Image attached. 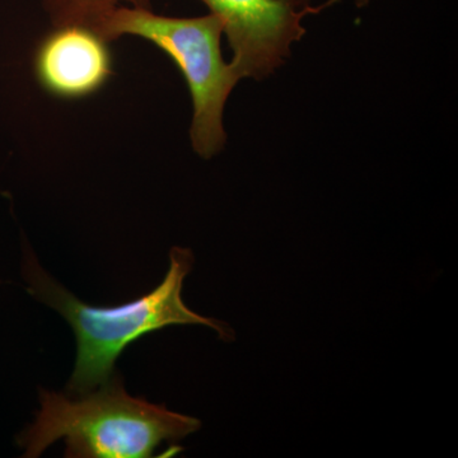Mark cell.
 <instances>
[{
  "label": "cell",
  "instance_id": "5b68a950",
  "mask_svg": "<svg viewBox=\"0 0 458 458\" xmlns=\"http://www.w3.org/2000/svg\"><path fill=\"white\" fill-rule=\"evenodd\" d=\"M36 78L55 98L93 95L114 74L110 41L84 25L55 26L40 42L33 59Z\"/></svg>",
  "mask_w": 458,
  "mask_h": 458
},
{
  "label": "cell",
  "instance_id": "52a82bcc",
  "mask_svg": "<svg viewBox=\"0 0 458 458\" xmlns=\"http://www.w3.org/2000/svg\"><path fill=\"white\" fill-rule=\"evenodd\" d=\"M354 2L358 8H364L367 7L372 0H354Z\"/></svg>",
  "mask_w": 458,
  "mask_h": 458
},
{
  "label": "cell",
  "instance_id": "6da1fadb",
  "mask_svg": "<svg viewBox=\"0 0 458 458\" xmlns=\"http://www.w3.org/2000/svg\"><path fill=\"white\" fill-rule=\"evenodd\" d=\"M192 264L194 256L190 250L174 247L170 269L150 293L122 306L98 307L78 300L42 269L31 251H26L23 276L30 293L59 312L77 339V360L68 394H89L106 384L114 376V364L131 344L171 325H205L229 340L231 331L225 324L203 318L183 303L181 292Z\"/></svg>",
  "mask_w": 458,
  "mask_h": 458
},
{
  "label": "cell",
  "instance_id": "3957f363",
  "mask_svg": "<svg viewBox=\"0 0 458 458\" xmlns=\"http://www.w3.org/2000/svg\"><path fill=\"white\" fill-rule=\"evenodd\" d=\"M95 30L110 42L122 36H137L164 50L179 66L191 95L192 149L204 159L222 152L227 143L223 123L225 104L241 78L223 57L221 18L213 13L165 17L153 13L152 9L120 5L102 18Z\"/></svg>",
  "mask_w": 458,
  "mask_h": 458
},
{
  "label": "cell",
  "instance_id": "7a4b0ae2",
  "mask_svg": "<svg viewBox=\"0 0 458 458\" xmlns=\"http://www.w3.org/2000/svg\"><path fill=\"white\" fill-rule=\"evenodd\" d=\"M98 388L84 394L41 390L35 421L18 438L23 456H41L64 439L66 457L149 458L164 443L200 428L198 419L131 396L119 376Z\"/></svg>",
  "mask_w": 458,
  "mask_h": 458
},
{
  "label": "cell",
  "instance_id": "8992f818",
  "mask_svg": "<svg viewBox=\"0 0 458 458\" xmlns=\"http://www.w3.org/2000/svg\"><path fill=\"white\" fill-rule=\"evenodd\" d=\"M125 3L129 7L152 9L150 0H42L51 25L98 27L99 21Z\"/></svg>",
  "mask_w": 458,
  "mask_h": 458
},
{
  "label": "cell",
  "instance_id": "277c9868",
  "mask_svg": "<svg viewBox=\"0 0 458 458\" xmlns=\"http://www.w3.org/2000/svg\"><path fill=\"white\" fill-rule=\"evenodd\" d=\"M221 18L231 47V64L242 80L262 81L286 64L306 36L304 18L339 0L313 5L312 0H201Z\"/></svg>",
  "mask_w": 458,
  "mask_h": 458
}]
</instances>
